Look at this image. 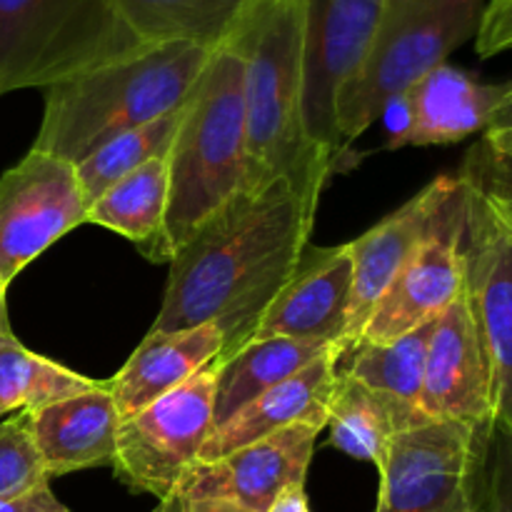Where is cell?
Wrapping results in <instances>:
<instances>
[{"label": "cell", "mask_w": 512, "mask_h": 512, "mask_svg": "<svg viewBox=\"0 0 512 512\" xmlns=\"http://www.w3.org/2000/svg\"><path fill=\"white\" fill-rule=\"evenodd\" d=\"M460 178L465 295L490 368L493 423L512 428V200L470 150Z\"/></svg>", "instance_id": "7"}, {"label": "cell", "mask_w": 512, "mask_h": 512, "mask_svg": "<svg viewBox=\"0 0 512 512\" xmlns=\"http://www.w3.org/2000/svg\"><path fill=\"white\" fill-rule=\"evenodd\" d=\"M460 178L435 218L428 238L395 275L390 288L370 313L358 343H390L425 323H433L463 293V253H460Z\"/></svg>", "instance_id": "12"}, {"label": "cell", "mask_w": 512, "mask_h": 512, "mask_svg": "<svg viewBox=\"0 0 512 512\" xmlns=\"http://www.w3.org/2000/svg\"><path fill=\"white\" fill-rule=\"evenodd\" d=\"M168 168V213L158 243L145 255L150 263H170L215 210L248 188L245 65L233 43L210 53L190 90L168 150Z\"/></svg>", "instance_id": "4"}, {"label": "cell", "mask_w": 512, "mask_h": 512, "mask_svg": "<svg viewBox=\"0 0 512 512\" xmlns=\"http://www.w3.org/2000/svg\"><path fill=\"white\" fill-rule=\"evenodd\" d=\"M338 353L340 348L333 345L308 368L278 383L275 388L265 390L253 403L240 408L233 418L218 425L205 443L200 463L223 458V455L245 448L260 438H268L288 425L310 423L325 428L330 398H333L335 383H338V373H335Z\"/></svg>", "instance_id": "17"}, {"label": "cell", "mask_w": 512, "mask_h": 512, "mask_svg": "<svg viewBox=\"0 0 512 512\" xmlns=\"http://www.w3.org/2000/svg\"><path fill=\"white\" fill-rule=\"evenodd\" d=\"M325 428L330 448H338L348 458L373 463L378 470L388 458L395 435L408 430L383 395L348 375H338Z\"/></svg>", "instance_id": "25"}, {"label": "cell", "mask_w": 512, "mask_h": 512, "mask_svg": "<svg viewBox=\"0 0 512 512\" xmlns=\"http://www.w3.org/2000/svg\"><path fill=\"white\" fill-rule=\"evenodd\" d=\"M488 428L425 420L393 438L375 512H460L483 485Z\"/></svg>", "instance_id": "9"}, {"label": "cell", "mask_w": 512, "mask_h": 512, "mask_svg": "<svg viewBox=\"0 0 512 512\" xmlns=\"http://www.w3.org/2000/svg\"><path fill=\"white\" fill-rule=\"evenodd\" d=\"M333 345L300 343L290 338L250 340L233 355L213 363L215 370V428L253 403L265 390L293 378Z\"/></svg>", "instance_id": "23"}, {"label": "cell", "mask_w": 512, "mask_h": 512, "mask_svg": "<svg viewBox=\"0 0 512 512\" xmlns=\"http://www.w3.org/2000/svg\"><path fill=\"white\" fill-rule=\"evenodd\" d=\"M215 430L213 363L138 413L120 418L115 478L130 493L165 500L180 493Z\"/></svg>", "instance_id": "8"}, {"label": "cell", "mask_w": 512, "mask_h": 512, "mask_svg": "<svg viewBox=\"0 0 512 512\" xmlns=\"http://www.w3.org/2000/svg\"><path fill=\"white\" fill-rule=\"evenodd\" d=\"M380 118H383L385 130H388V143L385 148L398 150L410 145L415 130V108L410 93H400L395 98H390L388 103L380 110Z\"/></svg>", "instance_id": "31"}, {"label": "cell", "mask_w": 512, "mask_h": 512, "mask_svg": "<svg viewBox=\"0 0 512 512\" xmlns=\"http://www.w3.org/2000/svg\"><path fill=\"white\" fill-rule=\"evenodd\" d=\"M5 293H8V285H5L3 278H0V338H5V335H13V330H10L8 300H5Z\"/></svg>", "instance_id": "38"}, {"label": "cell", "mask_w": 512, "mask_h": 512, "mask_svg": "<svg viewBox=\"0 0 512 512\" xmlns=\"http://www.w3.org/2000/svg\"><path fill=\"white\" fill-rule=\"evenodd\" d=\"M210 53L195 43L145 45L138 53L50 85L33 150L78 165L115 135L183 108Z\"/></svg>", "instance_id": "3"}, {"label": "cell", "mask_w": 512, "mask_h": 512, "mask_svg": "<svg viewBox=\"0 0 512 512\" xmlns=\"http://www.w3.org/2000/svg\"><path fill=\"white\" fill-rule=\"evenodd\" d=\"M0 512H73L68 505L60 503L50 490V483L38 485V488L20 493L15 498L0 500Z\"/></svg>", "instance_id": "32"}, {"label": "cell", "mask_w": 512, "mask_h": 512, "mask_svg": "<svg viewBox=\"0 0 512 512\" xmlns=\"http://www.w3.org/2000/svg\"><path fill=\"white\" fill-rule=\"evenodd\" d=\"M408 93L415 108L410 145H450L488 128L503 83H478L473 75L443 63Z\"/></svg>", "instance_id": "20"}, {"label": "cell", "mask_w": 512, "mask_h": 512, "mask_svg": "<svg viewBox=\"0 0 512 512\" xmlns=\"http://www.w3.org/2000/svg\"><path fill=\"white\" fill-rule=\"evenodd\" d=\"M28 420L50 480L113 463L120 413L108 385L30 410Z\"/></svg>", "instance_id": "18"}, {"label": "cell", "mask_w": 512, "mask_h": 512, "mask_svg": "<svg viewBox=\"0 0 512 512\" xmlns=\"http://www.w3.org/2000/svg\"><path fill=\"white\" fill-rule=\"evenodd\" d=\"M485 498L490 512H512V428L490 423L485 438Z\"/></svg>", "instance_id": "29"}, {"label": "cell", "mask_w": 512, "mask_h": 512, "mask_svg": "<svg viewBox=\"0 0 512 512\" xmlns=\"http://www.w3.org/2000/svg\"><path fill=\"white\" fill-rule=\"evenodd\" d=\"M435 320L390 343H355L343 348L335 360V373L360 380L370 390L383 395L398 410L405 428L425 423L428 418L420 410V395H423L425 355H428Z\"/></svg>", "instance_id": "21"}, {"label": "cell", "mask_w": 512, "mask_h": 512, "mask_svg": "<svg viewBox=\"0 0 512 512\" xmlns=\"http://www.w3.org/2000/svg\"><path fill=\"white\" fill-rule=\"evenodd\" d=\"M188 500V512H253L233 500L223 498H185Z\"/></svg>", "instance_id": "36"}, {"label": "cell", "mask_w": 512, "mask_h": 512, "mask_svg": "<svg viewBox=\"0 0 512 512\" xmlns=\"http://www.w3.org/2000/svg\"><path fill=\"white\" fill-rule=\"evenodd\" d=\"M420 410L428 420H455L475 428L493 423L488 358L465 288L438 315L430 333Z\"/></svg>", "instance_id": "14"}, {"label": "cell", "mask_w": 512, "mask_h": 512, "mask_svg": "<svg viewBox=\"0 0 512 512\" xmlns=\"http://www.w3.org/2000/svg\"><path fill=\"white\" fill-rule=\"evenodd\" d=\"M50 483L43 460L30 433L28 413H13L0 420V500Z\"/></svg>", "instance_id": "28"}, {"label": "cell", "mask_w": 512, "mask_h": 512, "mask_svg": "<svg viewBox=\"0 0 512 512\" xmlns=\"http://www.w3.org/2000/svg\"><path fill=\"white\" fill-rule=\"evenodd\" d=\"M480 145L485 148V153H488L490 163L498 170L500 178L512 185V130L500 135H483Z\"/></svg>", "instance_id": "33"}, {"label": "cell", "mask_w": 512, "mask_h": 512, "mask_svg": "<svg viewBox=\"0 0 512 512\" xmlns=\"http://www.w3.org/2000/svg\"><path fill=\"white\" fill-rule=\"evenodd\" d=\"M88 223L75 165L30 153L0 175V278L13 283L53 243Z\"/></svg>", "instance_id": "11"}, {"label": "cell", "mask_w": 512, "mask_h": 512, "mask_svg": "<svg viewBox=\"0 0 512 512\" xmlns=\"http://www.w3.org/2000/svg\"><path fill=\"white\" fill-rule=\"evenodd\" d=\"M460 512H490L488 498H485V465H483V485H480L478 495H475V498L470 500V503L465 505V508Z\"/></svg>", "instance_id": "40"}, {"label": "cell", "mask_w": 512, "mask_h": 512, "mask_svg": "<svg viewBox=\"0 0 512 512\" xmlns=\"http://www.w3.org/2000/svg\"><path fill=\"white\" fill-rule=\"evenodd\" d=\"M128 28L145 45L230 43L260 0H115Z\"/></svg>", "instance_id": "22"}, {"label": "cell", "mask_w": 512, "mask_h": 512, "mask_svg": "<svg viewBox=\"0 0 512 512\" xmlns=\"http://www.w3.org/2000/svg\"><path fill=\"white\" fill-rule=\"evenodd\" d=\"M453 185L455 175H438L395 213L375 223L368 233L350 240L353 295H350L348 330H345L343 343L338 345L340 350L358 343L378 300L433 230L435 218L448 200Z\"/></svg>", "instance_id": "16"}, {"label": "cell", "mask_w": 512, "mask_h": 512, "mask_svg": "<svg viewBox=\"0 0 512 512\" xmlns=\"http://www.w3.org/2000/svg\"><path fill=\"white\" fill-rule=\"evenodd\" d=\"M180 118H183V108L173 110L153 123L115 135L113 140L95 148L88 158L80 160L75 165V173H78V183L88 208L125 175L168 153L175 133H178Z\"/></svg>", "instance_id": "27"}, {"label": "cell", "mask_w": 512, "mask_h": 512, "mask_svg": "<svg viewBox=\"0 0 512 512\" xmlns=\"http://www.w3.org/2000/svg\"><path fill=\"white\" fill-rule=\"evenodd\" d=\"M503 3H508V0H488V5H485V8H498V5H503Z\"/></svg>", "instance_id": "41"}, {"label": "cell", "mask_w": 512, "mask_h": 512, "mask_svg": "<svg viewBox=\"0 0 512 512\" xmlns=\"http://www.w3.org/2000/svg\"><path fill=\"white\" fill-rule=\"evenodd\" d=\"M170 198L168 153L140 165L105 190L88 208V223L123 235L143 255L153 250L163 233Z\"/></svg>", "instance_id": "24"}, {"label": "cell", "mask_w": 512, "mask_h": 512, "mask_svg": "<svg viewBox=\"0 0 512 512\" xmlns=\"http://www.w3.org/2000/svg\"><path fill=\"white\" fill-rule=\"evenodd\" d=\"M512 130V80L503 83V93H500L498 103H495L493 115L488 120V128L483 130V135H500L510 133Z\"/></svg>", "instance_id": "34"}, {"label": "cell", "mask_w": 512, "mask_h": 512, "mask_svg": "<svg viewBox=\"0 0 512 512\" xmlns=\"http://www.w3.org/2000/svg\"><path fill=\"white\" fill-rule=\"evenodd\" d=\"M105 380L88 378L25 348L15 335L0 338V418L30 413L58 400L100 390Z\"/></svg>", "instance_id": "26"}, {"label": "cell", "mask_w": 512, "mask_h": 512, "mask_svg": "<svg viewBox=\"0 0 512 512\" xmlns=\"http://www.w3.org/2000/svg\"><path fill=\"white\" fill-rule=\"evenodd\" d=\"M0 420H3V418H0Z\"/></svg>", "instance_id": "42"}, {"label": "cell", "mask_w": 512, "mask_h": 512, "mask_svg": "<svg viewBox=\"0 0 512 512\" xmlns=\"http://www.w3.org/2000/svg\"><path fill=\"white\" fill-rule=\"evenodd\" d=\"M140 48L115 0H0V98L50 88Z\"/></svg>", "instance_id": "5"}, {"label": "cell", "mask_w": 512, "mask_h": 512, "mask_svg": "<svg viewBox=\"0 0 512 512\" xmlns=\"http://www.w3.org/2000/svg\"><path fill=\"white\" fill-rule=\"evenodd\" d=\"M325 428L288 425L278 433L195 465L180 493L185 498H223L253 512H265L288 488L305 485L315 440Z\"/></svg>", "instance_id": "15"}, {"label": "cell", "mask_w": 512, "mask_h": 512, "mask_svg": "<svg viewBox=\"0 0 512 512\" xmlns=\"http://www.w3.org/2000/svg\"><path fill=\"white\" fill-rule=\"evenodd\" d=\"M225 338L215 325L155 333L150 330L128 363L105 380L120 418L138 413L223 355Z\"/></svg>", "instance_id": "19"}, {"label": "cell", "mask_w": 512, "mask_h": 512, "mask_svg": "<svg viewBox=\"0 0 512 512\" xmlns=\"http://www.w3.org/2000/svg\"><path fill=\"white\" fill-rule=\"evenodd\" d=\"M388 0H308L303 25V128L335 173L348 165L340 143L335 103L360 73L383 25Z\"/></svg>", "instance_id": "10"}, {"label": "cell", "mask_w": 512, "mask_h": 512, "mask_svg": "<svg viewBox=\"0 0 512 512\" xmlns=\"http://www.w3.org/2000/svg\"><path fill=\"white\" fill-rule=\"evenodd\" d=\"M318 200L290 180L243 188L215 210L170 260L155 333L215 325L220 358L250 343L260 318L310 243Z\"/></svg>", "instance_id": "1"}, {"label": "cell", "mask_w": 512, "mask_h": 512, "mask_svg": "<svg viewBox=\"0 0 512 512\" xmlns=\"http://www.w3.org/2000/svg\"><path fill=\"white\" fill-rule=\"evenodd\" d=\"M150 512H188V500H185L183 493H175L170 498L158 500V505Z\"/></svg>", "instance_id": "37"}, {"label": "cell", "mask_w": 512, "mask_h": 512, "mask_svg": "<svg viewBox=\"0 0 512 512\" xmlns=\"http://www.w3.org/2000/svg\"><path fill=\"white\" fill-rule=\"evenodd\" d=\"M305 3L260 0L230 43L245 65L248 188L283 178L320 203L335 168L303 128Z\"/></svg>", "instance_id": "2"}, {"label": "cell", "mask_w": 512, "mask_h": 512, "mask_svg": "<svg viewBox=\"0 0 512 512\" xmlns=\"http://www.w3.org/2000/svg\"><path fill=\"white\" fill-rule=\"evenodd\" d=\"M353 258L345 245L308 243L250 340L290 338L340 345L348 330Z\"/></svg>", "instance_id": "13"}, {"label": "cell", "mask_w": 512, "mask_h": 512, "mask_svg": "<svg viewBox=\"0 0 512 512\" xmlns=\"http://www.w3.org/2000/svg\"><path fill=\"white\" fill-rule=\"evenodd\" d=\"M265 512H310L305 485H295V488L285 490V493L278 495V498H275V503L270 505Z\"/></svg>", "instance_id": "35"}, {"label": "cell", "mask_w": 512, "mask_h": 512, "mask_svg": "<svg viewBox=\"0 0 512 512\" xmlns=\"http://www.w3.org/2000/svg\"><path fill=\"white\" fill-rule=\"evenodd\" d=\"M475 48L480 58H493V55L512 50V0L498 8H485L478 35H475Z\"/></svg>", "instance_id": "30"}, {"label": "cell", "mask_w": 512, "mask_h": 512, "mask_svg": "<svg viewBox=\"0 0 512 512\" xmlns=\"http://www.w3.org/2000/svg\"><path fill=\"white\" fill-rule=\"evenodd\" d=\"M475 148H478V153H480V160H483V165H485V168H488V173L493 175V180H495V183H498L500 188L505 190V195H508V198L512 200V185H510V183H505V180L500 178V175H498V170H495V168H493V163H490V158H488V153H485V148H483V145H475Z\"/></svg>", "instance_id": "39"}, {"label": "cell", "mask_w": 512, "mask_h": 512, "mask_svg": "<svg viewBox=\"0 0 512 512\" xmlns=\"http://www.w3.org/2000/svg\"><path fill=\"white\" fill-rule=\"evenodd\" d=\"M485 5L488 0H388L363 68L335 103L340 143L353 148L390 98L408 93L475 38Z\"/></svg>", "instance_id": "6"}]
</instances>
